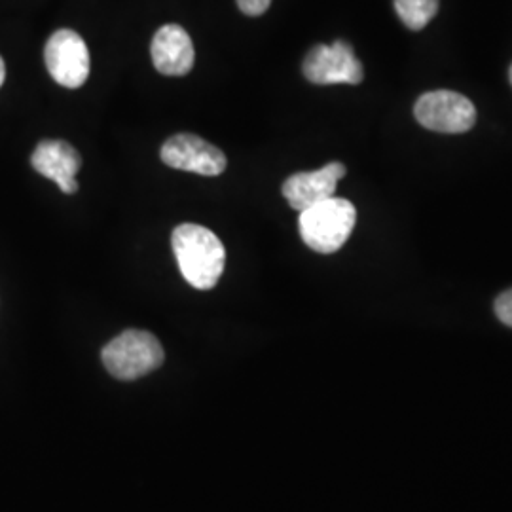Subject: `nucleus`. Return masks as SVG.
Instances as JSON below:
<instances>
[{
	"label": "nucleus",
	"mask_w": 512,
	"mask_h": 512,
	"mask_svg": "<svg viewBox=\"0 0 512 512\" xmlns=\"http://www.w3.org/2000/svg\"><path fill=\"white\" fill-rule=\"evenodd\" d=\"M173 253L184 279L200 291H209L224 272V245L209 228L200 224H181L171 236Z\"/></svg>",
	"instance_id": "obj_1"
},
{
	"label": "nucleus",
	"mask_w": 512,
	"mask_h": 512,
	"mask_svg": "<svg viewBox=\"0 0 512 512\" xmlns=\"http://www.w3.org/2000/svg\"><path fill=\"white\" fill-rule=\"evenodd\" d=\"M357 222L353 203L342 198H330L300 213L298 228L311 251L330 255L346 245Z\"/></svg>",
	"instance_id": "obj_2"
},
{
	"label": "nucleus",
	"mask_w": 512,
	"mask_h": 512,
	"mask_svg": "<svg viewBox=\"0 0 512 512\" xmlns=\"http://www.w3.org/2000/svg\"><path fill=\"white\" fill-rule=\"evenodd\" d=\"M101 357L114 378L129 382L160 368L164 363V348L147 330L129 329L110 340Z\"/></svg>",
	"instance_id": "obj_3"
},
{
	"label": "nucleus",
	"mask_w": 512,
	"mask_h": 512,
	"mask_svg": "<svg viewBox=\"0 0 512 512\" xmlns=\"http://www.w3.org/2000/svg\"><path fill=\"white\" fill-rule=\"evenodd\" d=\"M48 73L63 88H80L90 76V52L84 38L71 29H61L48 38L44 48Z\"/></svg>",
	"instance_id": "obj_4"
},
{
	"label": "nucleus",
	"mask_w": 512,
	"mask_h": 512,
	"mask_svg": "<svg viewBox=\"0 0 512 512\" xmlns=\"http://www.w3.org/2000/svg\"><path fill=\"white\" fill-rule=\"evenodd\" d=\"M421 126L437 133H465L475 126V105L461 93L439 90L421 95L414 107Z\"/></svg>",
	"instance_id": "obj_5"
},
{
	"label": "nucleus",
	"mask_w": 512,
	"mask_h": 512,
	"mask_svg": "<svg viewBox=\"0 0 512 512\" xmlns=\"http://www.w3.org/2000/svg\"><path fill=\"white\" fill-rule=\"evenodd\" d=\"M304 76L319 86L327 84H359L365 76L363 63L357 59L353 48L344 40L334 44H319L311 48L302 65Z\"/></svg>",
	"instance_id": "obj_6"
},
{
	"label": "nucleus",
	"mask_w": 512,
	"mask_h": 512,
	"mask_svg": "<svg viewBox=\"0 0 512 512\" xmlns=\"http://www.w3.org/2000/svg\"><path fill=\"white\" fill-rule=\"evenodd\" d=\"M162 160L173 169L190 171L205 177H217L226 169L224 152L203 141L202 137L190 133H179L167 139L162 147Z\"/></svg>",
	"instance_id": "obj_7"
},
{
	"label": "nucleus",
	"mask_w": 512,
	"mask_h": 512,
	"mask_svg": "<svg viewBox=\"0 0 512 512\" xmlns=\"http://www.w3.org/2000/svg\"><path fill=\"white\" fill-rule=\"evenodd\" d=\"M346 177V165L340 162L330 164L308 173H294L283 184V196L294 211L302 213L317 203L334 198L336 184Z\"/></svg>",
	"instance_id": "obj_8"
},
{
	"label": "nucleus",
	"mask_w": 512,
	"mask_h": 512,
	"mask_svg": "<svg viewBox=\"0 0 512 512\" xmlns=\"http://www.w3.org/2000/svg\"><path fill=\"white\" fill-rule=\"evenodd\" d=\"M152 63L158 73L184 76L194 67L192 38L177 23H167L158 29L150 46Z\"/></svg>",
	"instance_id": "obj_9"
},
{
	"label": "nucleus",
	"mask_w": 512,
	"mask_h": 512,
	"mask_svg": "<svg viewBox=\"0 0 512 512\" xmlns=\"http://www.w3.org/2000/svg\"><path fill=\"white\" fill-rule=\"evenodd\" d=\"M31 164L42 177L54 181L61 192L74 194L78 190L76 173L82 167V158L69 143L42 141L33 152Z\"/></svg>",
	"instance_id": "obj_10"
},
{
	"label": "nucleus",
	"mask_w": 512,
	"mask_h": 512,
	"mask_svg": "<svg viewBox=\"0 0 512 512\" xmlns=\"http://www.w3.org/2000/svg\"><path fill=\"white\" fill-rule=\"evenodd\" d=\"M395 10L410 31H421L437 16L439 0H395Z\"/></svg>",
	"instance_id": "obj_11"
},
{
	"label": "nucleus",
	"mask_w": 512,
	"mask_h": 512,
	"mask_svg": "<svg viewBox=\"0 0 512 512\" xmlns=\"http://www.w3.org/2000/svg\"><path fill=\"white\" fill-rule=\"evenodd\" d=\"M495 313H497L501 323H505L507 327H512V289L511 291H505L501 296H497Z\"/></svg>",
	"instance_id": "obj_12"
},
{
	"label": "nucleus",
	"mask_w": 512,
	"mask_h": 512,
	"mask_svg": "<svg viewBox=\"0 0 512 512\" xmlns=\"http://www.w3.org/2000/svg\"><path fill=\"white\" fill-rule=\"evenodd\" d=\"M270 4L272 0H238L239 10L247 16H262Z\"/></svg>",
	"instance_id": "obj_13"
},
{
	"label": "nucleus",
	"mask_w": 512,
	"mask_h": 512,
	"mask_svg": "<svg viewBox=\"0 0 512 512\" xmlns=\"http://www.w3.org/2000/svg\"><path fill=\"white\" fill-rule=\"evenodd\" d=\"M4 78H6V65H4V59L0 57V86L4 84Z\"/></svg>",
	"instance_id": "obj_14"
},
{
	"label": "nucleus",
	"mask_w": 512,
	"mask_h": 512,
	"mask_svg": "<svg viewBox=\"0 0 512 512\" xmlns=\"http://www.w3.org/2000/svg\"><path fill=\"white\" fill-rule=\"evenodd\" d=\"M509 78H511V84H512V65H511V71H509Z\"/></svg>",
	"instance_id": "obj_15"
}]
</instances>
